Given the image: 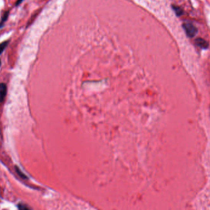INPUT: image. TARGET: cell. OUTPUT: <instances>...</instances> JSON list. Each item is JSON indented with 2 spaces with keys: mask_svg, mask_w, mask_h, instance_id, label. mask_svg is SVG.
I'll list each match as a JSON object with an SVG mask.
<instances>
[{
  "mask_svg": "<svg viewBox=\"0 0 210 210\" xmlns=\"http://www.w3.org/2000/svg\"><path fill=\"white\" fill-rule=\"evenodd\" d=\"M8 13H9L8 12H6V13L4 14V15H3V17H2V19H1V22H0V28H1V27H3V25H4V22L6 21V20H7V19Z\"/></svg>",
  "mask_w": 210,
  "mask_h": 210,
  "instance_id": "obj_4",
  "label": "cell"
},
{
  "mask_svg": "<svg viewBox=\"0 0 210 210\" xmlns=\"http://www.w3.org/2000/svg\"><path fill=\"white\" fill-rule=\"evenodd\" d=\"M16 168L17 173L19 174V176H20V177H22V178H24V179H27V177L23 173H22L17 167H16Z\"/></svg>",
  "mask_w": 210,
  "mask_h": 210,
  "instance_id": "obj_8",
  "label": "cell"
},
{
  "mask_svg": "<svg viewBox=\"0 0 210 210\" xmlns=\"http://www.w3.org/2000/svg\"><path fill=\"white\" fill-rule=\"evenodd\" d=\"M187 35L189 37H194L197 33V28L191 24H184L183 25Z\"/></svg>",
  "mask_w": 210,
  "mask_h": 210,
  "instance_id": "obj_1",
  "label": "cell"
},
{
  "mask_svg": "<svg viewBox=\"0 0 210 210\" xmlns=\"http://www.w3.org/2000/svg\"><path fill=\"white\" fill-rule=\"evenodd\" d=\"M173 10L175 11V13L177 16H179L182 15L183 10L181 8L177 7V6H173Z\"/></svg>",
  "mask_w": 210,
  "mask_h": 210,
  "instance_id": "obj_6",
  "label": "cell"
},
{
  "mask_svg": "<svg viewBox=\"0 0 210 210\" xmlns=\"http://www.w3.org/2000/svg\"><path fill=\"white\" fill-rule=\"evenodd\" d=\"M7 93V87L5 84H0V102H3Z\"/></svg>",
  "mask_w": 210,
  "mask_h": 210,
  "instance_id": "obj_2",
  "label": "cell"
},
{
  "mask_svg": "<svg viewBox=\"0 0 210 210\" xmlns=\"http://www.w3.org/2000/svg\"><path fill=\"white\" fill-rule=\"evenodd\" d=\"M0 65H1V60H0Z\"/></svg>",
  "mask_w": 210,
  "mask_h": 210,
  "instance_id": "obj_10",
  "label": "cell"
},
{
  "mask_svg": "<svg viewBox=\"0 0 210 210\" xmlns=\"http://www.w3.org/2000/svg\"><path fill=\"white\" fill-rule=\"evenodd\" d=\"M18 208L19 210H30V208L24 204H19L18 205Z\"/></svg>",
  "mask_w": 210,
  "mask_h": 210,
  "instance_id": "obj_7",
  "label": "cell"
},
{
  "mask_svg": "<svg viewBox=\"0 0 210 210\" xmlns=\"http://www.w3.org/2000/svg\"><path fill=\"white\" fill-rule=\"evenodd\" d=\"M8 44V41H4L0 44V55H1L4 50L6 49Z\"/></svg>",
  "mask_w": 210,
  "mask_h": 210,
  "instance_id": "obj_5",
  "label": "cell"
},
{
  "mask_svg": "<svg viewBox=\"0 0 210 210\" xmlns=\"http://www.w3.org/2000/svg\"><path fill=\"white\" fill-rule=\"evenodd\" d=\"M23 1H24V0H18V1H17V3H16V6H18L19 4H20Z\"/></svg>",
  "mask_w": 210,
  "mask_h": 210,
  "instance_id": "obj_9",
  "label": "cell"
},
{
  "mask_svg": "<svg viewBox=\"0 0 210 210\" xmlns=\"http://www.w3.org/2000/svg\"><path fill=\"white\" fill-rule=\"evenodd\" d=\"M195 44L202 49H207L209 47V43L202 38H197L195 39Z\"/></svg>",
  "mask_w": 210,
  "mask_h": 210,
  "instance_id": "obj_3",
  "label": "cell"
}]
</instances>
